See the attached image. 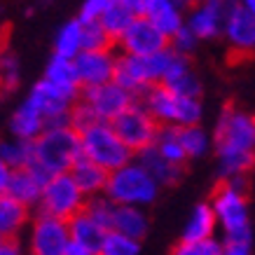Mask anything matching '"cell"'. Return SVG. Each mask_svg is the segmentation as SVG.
I'll use <instances>...</instances> for the list:
<instances>
[{
    "instance_id": "60d3db41",
    "label": "cell",
    "mask_w": 255,
    "mask_h": 255,
    "mask_svg": "<svg viewBox=\"0 0 255 255\" xmlns=\"http://www.w3.org/2000/svg\"><path fill=\"white\" fill-rule=\"evenodd\" d=\"M108 5H110V0H85L82 7H80V12H78V19L82 23L99 21L101 16H103V12L108 9Z\"/></svg>"
},
{
    "instance_id": "5bb4252c",
    "label": "cell",
    "mask_w": 255,
    "mask_h": 255,
    "mask_svg": "<svg viewBox=\"0 0 255 255\" xmlns=\"http://www.w3.org/2000/svg\"><path fill=\"white\" fill-rule=\"evenodd\" d=\"M223 35L230 49H234L237 54L255 52V16L244 7V2L227 5Z\"/></svg>"
},
{
    "instance_id": "ee69618b",
    "label": "cell",
    "mask_w": 255,
    "mask_h": 255,
    "mask_svg": "<svg viewBox=\"0 0 255 255\" xmlns=\"http://www.w3.org/2000/svg\"><path fill=\"white\" fill-rule=\"evenodd\" d=\"M63 255H99V253H94V251H89V248H85V246H78V244H73L70 241V246H68V251Z\"/></svg>"
},
{
    "instance_id": "277c9868",
    "label": "cell",
    "mask_w": 255,
    "mask_h": 255,
    "mask_svg": "<svg viewBox=\"0 0 255 255\" xmlns=\"http://www.w3.org/2000/svg\"><path fill=\"white\" fill-rule=\"evenodd\" d=\"M138 103L150 113V117L159 127L185 129V127H197L204 120L201 99H183V96H176L162 85L150 87L138 99Z\"/></svg>"
},
{
    "instance_id": "7a4b0ae2",
    "label": "cell",
    "mask_w": 255,
    "mask_h": 255,
    "mask_svg": "<svg viewBox=\"0 0 255 255\" xmlns=\"http://www.w3.org/2000/svg\"><path fill=\"white\" fill-rule=\"evenodd\" d=\"M80 157V133L70 124L47 127L45 133L33 143V164L28 169H33L47 183L52 176L70 173Z\"/></svg>"
},
{
    "instance_id": "f6af8a7d",
    "label": "cell",
    "mask_w": 255,
    "mask_h": 255,
    "mask_svg": "<svg viewBox=\"0 0 255 255\" xmlns=\"http://www.w3.org/2000/svg\"><path fill=\"white\" fill-rule=\"evenodd\" d=\"M244 7H246L248 12L255 16V0H244Z\"/></svg>"
},
{
    "instance_id": "1f68e13d",
    "label": "cell",
    "mask_w": 255,
    "mask_h": 255,
    "mask_svg": "<svg viewBox=\"0 0 255 255\" xmlns=\"http://www.w3.org/2000/svg\"><path fill=\"white\" fill-rule=\"evenodd\" d=\"M21 82V63L9 47H0V87L2 92H14Z\"/></svg>"
},
{
    "instance_id": "603a6c76",
    "label": "cell",
    "mask_w": 255,
    "mask_h": 255,
    "mask_svg": "<svg viewBox=\"0 0 255 255\" xmlns=\"http://www.w3.org/2000/svg\"><path fill=\"white\" fill-rule=\"evenodd\" d=\"M136 21V12L131 7V0H110L108 9L103 12L99 23L103 26V31L110 35L113 42H120L124 33L129 31V26Z\"/></svg>"
},
{
    "instance_id": "ffe728a7",
    "label": "cell",
    "mask_w": 255,
    "mask_h": 255,
    "mask_svg": "<svg viewBox=\"0 0 255 255\" xmlns=\"http://www.w3.org/2000/svg\"><path fill=\"white\" fill-rule=\"evenodd\" d=\"M42 185H45V180L33 169H19V171H12L7 187H5V194L16 199L19 204H23L26 209H33V206L38 209Z\"/></svg>"
},
{
    "instance_id": "7402d4cb",
    "label": "cell",
    "mask_w": 255,
    "mask_h": 255,
    "mask_svg": "<svg viewBox=\"0 0 255 255\" xmlns=\"http://www.w3.org/2000/svg\"><path fill=\"white\" fill-rule=\"evenodd\" d=\"M70 176L75 180V185L80 187V192L85 194L87 199H94V197L106 194L110 173L106 169H101L99 164H94V162H89V159H85V157H80L78 162L73 164Z\"/></svg>"
},
{
    "instance_id": "bcb514c9",
    "label": "cell",
    "mask_w": 255,
    "mask_h": 255,
    "mask_svg": "<svg viewBox=\"0 0 255 255\" xmlns=\"http://www.w3.org/2000/svg\"><path fill=\"white\" fill-rule=\"evenodd\" d=\"M0 92H2V87H0Z\"/></svg>"
},
{
    "instance_id": "e575fe53",
    "label": "cell",
    "mask_w": 255,
    "mask_h": 255,
    "mask_svg": "<svg viewBox=\"0 0 255 255\" xmlns=\"http://www.w3.org/2000/svg\"><path fill=\"white\" fill-rule=\"evenodd\" d=\"M85 213L92 218V220H96V223H99L106 232H110V230H113V213H115V204H113L106 194L94 197V199H87Z\"/></svg>"
},
{
    "instance_id": "5b68a950",
    "label": "cell",
    "mask_w": 255,
    "mask_h": 255,
    "mask_svg": "<svg viewBox=\"0 0 255 255\" xmlns=\"http://www.w3.org/2000/svg\"><path fill=\"white\" fill-rule=\"evenodd\" d=\"M211 209L216 213L223 237L251 234V206L246 197V178L225 180L211 194Z\"/></svg>"
},
{
    "instance_id": "b9f144b4",
    "label": "cell",
    "mask_w": 255,
    "mask_h": 255,
    "mask_svg": "<svg viewBox=\"0 0 255 255\" xmlns=\"http://www.w3.org/2000/svg\"><path fill=\"white\" fill-rule=\"evenodd\" d=\"M0 255H28L19 239H0Z\"/></svg>"
},
{
    "instance_id": "ba28073f",
    "label": "cell",
    "mask_w": 255,
    "mask_h": 255,
    "mask_svg": "<svg viewBox=\"0 0 255 255\" xmlns=\"http://www.w3.org/2000/svg\"><path fill=\"white\" fill-rule=\"evenodd\" d=\"M70 246L68 223L52 216L35 213L26 230V253L28 255H63Z\"/></svg>"
},
{
    "instance_id": "74e56055",
    "label": "cell",
    "mask_w": 255,
    "mask_h": 255,
    "mask_svg": "<svg viewBox=\"0 0 255 255\" xmlns=\"http://www.w3.org/2000/svg\"><path fill=\"white\" fill-rule=\"evenodd\" d=\"M169 47L176 52V54L187 56V59H190V54H192L194 49L199 47V40H197V35H194L187 26H183V28H180V31H178L176 35L169 40Z\"/></svg>"
},
{
    "instance_id": "cb8c5ba5",
    "label": "cell",
    "mask_w": 255,
    "mask_h": 255,
    "mask_svg": "<svg viewBox=\"0 0 255 255\" xmlns=\"http://www.w3.org/2000/svg\"><path fill=\"white\" fill-rule=\"evenodd\" d=\"M150 230V216L145 209H133V206H115L113 213V230L129 239L140 241Z\"/></svg>"
},
{
    "instance_id": "4dcf8cb0",
    "label": "cell",
    "mask_w": 255,
    "mask_h": 255,
    "mask_svg": "<svg viewBox=\"0 0 255 255\" xmlns=\"http://www.w3.org/2000/svg\"><path fill=\"white\" fill-rule=\"evenodd\" d=\"M0 159L7 164L9 171L28 169L33 164V143L12 138V136L0 140Z\"/></svg>"
},
{
    "instance_id": "9a60e30c",
    "label": "cell",
    "mask_w": 255,
    "mask_h": 255,
    "mask_svg": "<svg viewBox=\"0 0 255 255\" xmlns=\"http://www.w3.org/2000/svg\"><path fill=\"white\" fill-rule=\"evenodd\" d=\"M73 63H75L82 89H94V87L108 85V82L115 80L117 54L113 49H106V52H80V56Z\"/></svg>"
},
{
    "instance_id": "d6986e66",
    "label": "cell",
    "mask_w": 255,
    "mask_h": 255,
    "mask_svg": "<svg viewBox=\"0 0 255 255\" xmlns=\"http://www.w3.org/2000/svg\"><path fill=\"white\" fill-rule=\"evenodd\" d=\"M216 232H218L216 213H213L209 201H201L190 211V216H187L185 225H183V232H180V241H185V244L211 241L216 239Z\"/></svg>"
},
{
    "instance_id": "ab89813d",
    "label": "cell",
    "mask_w": 255,
    "mask_h": 255,
    "mask_svg": "<svg viewBox=\"0 0 255 255\" xmlns=\"http://www.w3.org/2000/svg\"><path fill=\"white\" fill-rule=\"evenodd\" d=\"M99 120L94 117V113L89 108H87L82 101H78L75 103V108H73V113H70V127L75 129L78 133H82L85 129H89L92 124H96Z\"/></svg>"
},
{
    "instance_id": "d4e9b609",
    "label": "cell",
    "mask_w": 255,
    "mask_h": 255,
    "mask_svg": "<svg viewBox=\"0 0 255 255\" xmlns=\"http://www.w3.org/2000/svg\"><path fill=\"white\" fill-rule=\"evenodd\" d=\"M42 80H47L49 85L59 87L63 92L75 94V96H82V87H80L78 80V70H75V63L70 59H61V56H52L45 66V75Z\"/></svg>"
},
{
    "instance_id": "7bdbcfd3",
    "label": "cell",
    "mask_w": 255,
    "mask_h": 255,
    "mask_svg": "<svg viewBox=\"0 0 255 255\" xmlns=\"http://www.w3.org/2000/svg\"><path fill=\"white\" fill-rule=\"evenodd\" d=\"M9 176H12V171H9V166L2 159H0V194H5V187H7V180Z\"/></svg>"
},
{
    "instance_id": "e0dca14e",
    "label": "cell",
    "mask_w": 255,
    "mask_h": 255,
    "mask_svg": "<svg viewBox=\"0 0 255 255\" xmlns=\"http://www.w3.org/2000/svg\"><path fill=\"white\" fill-rule=\"evenodd\" d=\"M45 129H47V120L40 115V110L28 99L21 101L14 108L12 117H9V133H12V138L35 143L45 133Z\"/></svg>"
},
{
    "instance_id": "83f0119b",
    "label": "cell",
    "mask_w": 255,
    "mask_h": 255,
    "mask_svg": "<svg viewBox=\"0 0 255 255\" xmlns=\"http://www.w3.org/2000/svg\"><path fill=\"white\" fill-rule=\"evenodd\" d=\"M136 159H138V162L147 169V173H150V176L159 183V187L173 185V183H178V180H180V176H183V169H178V166L169 164L162 155H159V152H157L155 147H147V150H143L140 155H136Z\"/></svg>"
},
{
    "instance_id": "f546056e",
    "label": "cell",
    "mask_w": 255,
    "mask_h": 255,
    "mask_svg": "<svg viewBox=\"0 0 255 255\" xmlns=\"http://www.w3.org/2000/svg\"><path fill=\"white\" fill-rule=\"evenodd\" d=\"M159 152V155L166 159L169 164L178 166V169H185L187 164V155L183 145H180V138H178V129H171V127H159V133H157V140L152 145Z\"/></svg>"
},
{
    "instance_id": "f1b7e54d",
    "label": "cell",
    "mask_w": 255,
    "mask_h": 255,
    "mask_svg": "<svg viewBox=\"0 0 255 255\" xmlns=\"http://www.w3.org/2000/svg\"><path fill=\"white\" fill-rule=\"evenodd\" d=\"M178 138H180V145L185 150L187 162H190V159H201V157H206L211 150H213V136H211V131H206L201 124L178 129Z\"/></svg>"
},
{
    "instance_id": "8d00e7d4",
    "label": "cell",
    "mask_w": 255,
    "mask_h": 255,
    "mask_svg": "<svg viewBox=\"0 0 255 255\" xmlns=\"http://www.w3.org/2000/svg\"><path fill=\"white\" fill-rule=\"evenodd\" d=\"M171 255H223V244L218 239L211 241H199V244H185L178 241Z\"/></svg>"
},
{
    "instance_id": "30bf717a",
    "label": "cell",
    "mask_w": 255,
    "mask_h": 255,
    "mask_svg": "<svg viewBox=\"0 0 255 255\" xmlns=\"http://www.w3.org/2000/svg\"><path fill=\"white\" fill-rule=\"evenodd\" d=\"M28 101L47 120V127H61V124H70V113L80 101V96L63 92L59 87L49 85L47 80H38L31 87Z\"/></svg>"
},
{
    "instance_id": "52a82bcc",
    "label": "cell",
    "mask_w": 255,
    "mask_h": 255,
    "mask_svg": "<svg viewBox=\"0 0 255 255\" xmlns=\"http://www.w3.org/2000/svg\"><path fill=\"white\" fill-rule=\"evenodd\" d=\"M87 197L80 192L75 180L70 173H59L52 176L42 185V194L38 201V213L42 216H52L59 220H73V218L85 211Z\"/></svg>"
},
{
    "instance_id": "ac0fdd59",
    "label": "cell",
    "mask_w": 255,
    "mask_h": 255,
    "mask_svg": "<svg viewBox=\"0 0 255 255\" xmlns=\"http://www.w3.org/2000/svg\"><path fill=\"white\" fill-rule=\"evenodd\" d=\"M113 82L122 87L124 92H129L136 101L152 87L150 78H147L145 61L143 59H133V56H124V54H117L115 80Z\"/></svg>"
},
{
    "instance_id": "d590c367",
    "label": "cell",
    "mask_w": 255,
    "mask_h": 255,
    "mask_svg": "<svg viewBox=\"0 0 255 255\" xmlns=\"http://www.w3.org/2000/svg\"><path fill=\"white\" fill-rule=\"evenodd\" d=\"M169 92H173L176 96H183V99H201V80L197 78V73L192 68L185 70L183 75H178L169 82V85H164Z\"/></svg>"
},
{
    "instance_id": "2e32d148",
    "label": "cell",
    "mask_w": 255,
    "mask_h": 255,
    "mask_svg": "<svg viewBox=\"0 0 255 255\" xmlns=\"http://www.w3.org/2000/svg\"><path fill=\"white\" fill-rule=\"evenodd\" d=\"M225 14H227V5L218 2V0H206V2H197L194 7L187 9L185 26L197 35V40H216L223 35L225 28Z\"/></svg>"
},
{
    "instance_id": "484cf974",
    "label": "cell",
    "mask_w": 255,
    "mask_h": 255,
    "mask_svg": "<svg viewBox=\"0 0 255 255\" xmlns=\"http://www.w3.org/2000/svg\"><path fill=\"white\" fill-rule=\"evenodd\" d=\"M68 232H70V241H73V244L89 248L94 253H99L101 244H103L106 234H108L96 220H92V218L87 216L85 211L78 213L73 220H68Z\"/></svg>"
},
{
    "instance_id": "8992f818",
    "label": "cell",
    "mask_w": 255,
    "mask_h": 255,
    "mask_svg": "<svg viewBox=\"0 0 255 255\" xmlns=\"http://www.w3.org/2000/svg\"><path fill=\"white\" fill-rule=\"evenodd\" d=\"M80 150H82L85 159L99 164L108 173L122 169L124 164H129L133 159L131 150L120 140L113 124L108 122H96L80 133Z\"/></svg>"
},
{
    "instance_id": "4fadbf2b",
    "label": "cell",
    "mask_w": 255,
    "mask_h": 255,
    "mask_svg": "<svg viewBox=\"0 0 255 255\" xmlns=\"http://www.w3.org/2000/svg\"><path fill=\"white\" fill-rule=\"evenodd\" d=\"M131 7L136 16H145L169 40L185 26L187 12L180 2H173V0H131Z\"/></svg>"
},
{
    "instance_id": "836d02e7",
    "label": "cell",
    "mask_w": 255,
    "mask_h": 255,
    "mask_svg": "<svg viewBox=\"0 0 255 255\" xmlns=\"http://www.w3.org/2000/svg\"><path fill=\"white\" fill-rule=\"evenodd\" d=\"M99 255H140V241L120 232H108L99 248Z\"/></svg>"
},
{
    "instance_id": "d6a6232c",
    "label": "cell",
    "mask_w": 255,
    "mask_h": 255,
    "mask_svg": "<svg viewBox=\"0 0 255 255\" xmlns=\"http://www.w3.org/2000/svg\"><path fill=\"white\" fill-rule=\"evenodd\" d=\"M113 45L115 42L110 40V35L103 31V26L99 21L82 23V52H106V49H113Z\"/></svg>"
},
{
    "instance_id": "44dd1931",
    "label": "cell",
    "mask_w": 255,
    "mask_h": 255,
    "mask_svg": "<svg viewBox=\"0 0 255 255\" xmlns=\"http://www.w3.org/2000/svg\"><path fill=\"white\" fill-rule=\"evenodd\" d=\"M31 218V209L7 194H0V239H19L28 230Z\"/></svg>"
},
{
    "instance_id": "7c38bea8",
    "label": "cell",
    "mask_w": 255,
    "mask_h": 255,
    "mask_svg": "<svg viewBox=\"0 0 255 255\" xmlns=\"http://www.w3.org/2000/svg\"><path fill=\"white\" fill-rule=\"evenodd\" d=\"M117 47H120V54L124 56L147 59V56H155L159 52H164V49H169V38L157 31L145 16H136V21L120 38Z\"/></svg>"
},
{
    "instance_id": "6da1fadb",
    "label": "cell",
    "mask_w": 255,
    "mask_h": 255,
    "mask_svg": "<svg viewBox=\"0 0 255 255\" xmlns=\"http://www.w3.org/2000/svg\"><path fill=\"white\" fill-rule=\"evenodd\" d=\"M211 136L220 183L246 178L255 166V115L230 106L218 115Z\"/></svg>"
},
{
    "instance_id": "f35d334b",
    "label": "cell",
    "mask_w": 255,
    "mask_h": 255,
    "mask_svg": "<svg viewBox=\"0 0 255 255\" xmlns=\"http://www.w3.org/2000/svg\"><path fill=\"white\" fill-rule=\"evenodd\" d=\"M220 244H223V255H251L253 253V232L223 237Z\"/></svg>"
},
{
    "instance_id": "3957f363",
    "label": "cell",
    "mask_w": 255,
    "mask_h": 255,
    "mask_svg": "<svg viewBox=\"0 0 255 255\" xmlns=\"http://www.w3.org/2000/svg\"><path fill=\"white\" fill-rule=\"evenodd\" d=\"M159 192H162L159 183L147 173V169L136 157L129 164H124L122 169L113 171L106 187V197L115 206H133L145 211L150 204L157 201Z\"/></svg>"
},
{
    "instance_id": "8fae6325",
    "label": "cell",
    "mask_w": 255,
    "mask_h": 255,
    "mask_svg": "<svg viewBox=\"0 0 255 255\" xmlns=\"http://www.w3.org/2000/svg\"><path fill=\"white\" fill-rule=\"evenodd\" d=\"M80 101L92 110L99 122H108V124H113L122 113H127L136 103L131 94L124 92L122 87L115 85V82L94 87V89H82Z\"/></svg>"
},
{
    "instance_id": "9c48e42d",
    "label": "cell",
    "mask_w": 255,
    "mask_h": 255,
    "mask_svg": "<svg viewBox=\"0 0 255 255\" xmlns=\"http://www.w3.org/2000/svg\"><path fill=\"white\" fill-rule=\"evenodd\" d=\"M113 129L115 133L120 136L124 145L131 150V155H140L143 150L155 145L157 140V133H159V124L150 117L143 106H140L138 101L133 103L131 108L122 113V115L117 117L115 122H113Z\"/></svg>"
},
{
    "instance_id": "4316f807",
    "label": "cell",
    "mask_w": 255,
    "mask_h": 255,
    "mask_svg": "<svg viewBox=\"0 0 255 255\" xmlns=\"http://www.w3.org/2000/svg\"><path fill=\"white\" fill-rule=\"evenodd\" d=\"M82 52V23L75 19L66 21L59 26V31L54 33V45H52V56H61V59H70L75 61Z\"/></svg>"
}]
</instances>
